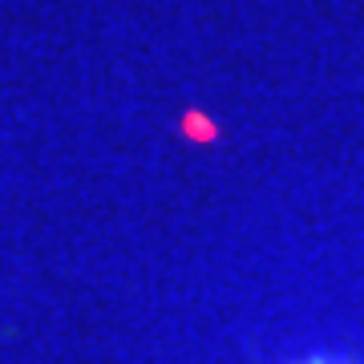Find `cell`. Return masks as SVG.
<instances>
[{
    "instance_id": "cell-1",
    "label": "cell",
    "mask_w": 364,
    "mask_h": 364,
    "mask_svg": "<svg viewBox=\"0 0 364 364\" xmlns=\"http://www.w3.org/2000/svg\"><path fill=\"white\" fill-rule=\"evenodd\" d=\"M316 364H328V360H316Z\"/></svg>"
}]
</instances>
